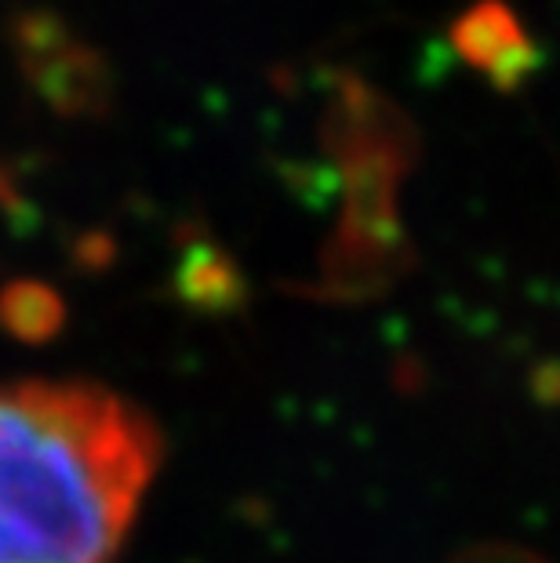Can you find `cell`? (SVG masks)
<instances>
[{"mask_svg": "<svg viewBox=\"0 0 560 563\" xmlns=\"http://www.w3.org/2000/svg\"><path fill=\"white\" fill-rule=\"evenodd\" d=\"M157 465L135 407L88 382H0V563H113Z\"/></svg>", "mask_w": 560, "mask_h": 563, "instance_id": "cell-1", "label": "cell"}, {"mask_svg": "<svg viewBox=\"0 0 560 563\" xmlns=\"http://www.w3.org/2000/svg\"><path fill=\"white\" fill-rule=\"evenodd\" d=\"M30 88L63 117H88L110 110L113 99V80L106 58L85 44H66L63 52L41 63L22 66Z\"/></svg>", "mask_w": 560, "mask_h": 563, "instance_id": "cell-2", "label": "cell"}, {"mask_svg": "<svg viewBox=\"0 0 560 563\" xmlns=\"http://www.w3.org/2000/svg\"><path fill=\"white\" fill-rule=\"evenodd\" d=\"M451 44L466 63L487 69L495 80H520L531 66V44L517 15L498 0H481L451 30Z\"/></svg>", "mask_w": 560, "mask_h": 563, "instance_id": "cell-3", "label": "cell"}, {"mask_svg": "<svg viewBox=\"0 0 560 563\" xmlns=\"http://www.w3.org/2000/svg\"><path fill=\"white\" fill-rule=\"evenodd\" d=\"M66 44H74L66 22L52 15V11H19L11 19V47L19 55V66L41 63V58H52L63 52Z\"/></svg>", "mask_w": 560, "mask_h": 563, "instance_id": "cell-4", "label": "cell"}, {"mask_svg": "<svg viewBox=\"0 0 560 563\" xmlns=\"http://www.w3.org/2000/svg\"><path fill=\"white\" fill-rule=\"evenodd\" d=\"M448 563H550L542 553H535L528 545L514 542H476L470 549H462Z\"/></svg>", "mask_w": 560, "mask_h": 563, "instance_id": "cell-5", "label": "cell"}]
</instances>
